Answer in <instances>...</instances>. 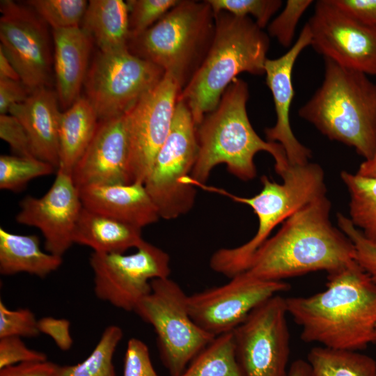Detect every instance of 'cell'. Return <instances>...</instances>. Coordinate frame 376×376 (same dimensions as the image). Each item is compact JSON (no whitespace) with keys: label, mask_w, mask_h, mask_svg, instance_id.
Listing matches in <instances>:
<instances>
[{"label":"cell","mask_w":376,"mask_h":376,"mask_svg":"<svg viewBox=\"0 0 376 376\" xmlns=\"http://www.w3.org/2000/svg\"><path fill=\"white\" fill-rule=\"evenodd\" d=\"M59 368L47 360L25 362L0 369V376H58Z\"/></svg>","instance_id":"43"},{"label":"cell","mask_w":376,"mask_h":376,"mask_svg":"<svg viewBox=\"0 0 376 376\" xmlns=\"http://www.w3.org/2000/svg\"><path fill=\"white\" fill-rule=\"evenodd\" d=\"M61 113L56 93L46 87L32 91L25 101L13 106L8 113L17 118L25 129L35 157L56 169L59 165Z\"/></svg>","instance_id":"21"},{"label":"cell","mask_w":376,"mask_h":376,"mask_svg":"<svg viewBox=\"0 0 376 376\" xmlns=\"http://www.w3.org/2000/svg\"><path fill=\"white\" fill-rule=\"evenodd\" d=\"M179 376H242L235 357L233 331L215 336Z\"/></svg>","instance_id":"29"},{"label":"cell","mask_w":376,"mask_h":376,"mask_svg":"<svg viewBox=\"0 0 376 376\" xmlns=\"http://www.w3.org/2000/svg\"><path fill=\"white\" fill-rule=\"evenodd\" d=\"M214 13L221 11L237 17H249L255 19L257 25L264 29L271 17L282 6L281 0H207Z\"/></svg>","instance_id":"33"},{"label":"cell","mask_w":376,"mask_h":376,"mask_svg":"<svg viewBox=\"0 0 376 376\" xmlns=\"http://www.w3.org/2000/svg\"><path fill=\"white\" fill-rule=\"evenodd\" d=\"M311 44V33L306 23L293 46L283 56L267 58L265 63L266 84L273 96L276 121L266 128L268 141L281 144L290 166L304 165L311 157L310 149L302 145L294 135L290 123V110L294 97L292 72L295 63L306 47Z\"/></svg>","instance_id":"19"},{"label":"cell","mask_w":376,"mask_h":376,"mask_svg":"<svg viewBox=\"0 0 376 376\" xmlns=\"http://www.w3.org/2000/svg\"><path fill=\"white\" fill-rule=\"evenodd\" d=\"M214 14V31L201 64L179 93L197 127L214 110L232 81L242 72L265 75L268 35L250 17L221 11Z\"/></svg>","instance_id":"4"},{"label":"cell","mask_w":376,"mask_h":376,"mask_svg":"<svg viewBox=\"0 0 376 376\" xmlns=\"http://www.w3.org/2000/svg\"><path fill=\"white\" fill-rule=\"evenodd\" d=\"M54 63L57 96L65 109L80 97L92 46L90 35L80 26L53 29Z\"/></svg>","instance_id":"22"},{"label":"cell","mask_w":376,"mask_h":376,"mask_svg":"<svg viewBox=\"0 0 376 376\" xmlns=\"http://www.w3.org/2000/svg\"><path fill=\"white\" fill-rule=\"evenodd\" d=\"M314 8L307 22L313 49L341 66L376 76V27L353 17L333 0L317 1Z\"/></svg>","instance_id":"15"},{"label":"cell","mask_w":376,"mask_h":376,"mask_svg":"<svg viewBox=\"0 0 376 376\" xmlns=\"http://www.w3.org/2000/svg\"><path fill=\"white\" fill-rule=\"evenodd\" d=\"M336 219L338 228L353 243L356 262L376 283V242L368 240L349 217L338 212Z\"/></svg>","instance_id":"35"},{"label":"cell","mask_w":376,"mask_h":376,"mask_svg":"<svg viewBox=\"0 0 376 376\" xmlns=\"http://www.w3.org/2000/svg\"><path fill=\"white\" fill-rule=\"evenodd\" d=\"M26 3L53 30L79 26L88 3L85 0H31Z\"/></svg>","instance_id":"32"},{"label":"cell","mask_w":376,"mask_h":376,"mask_svg":"<svg viewBox=\"0 0 376 376\" xmlns=\"http://www.w3.org/2000/svg\"><path fill=\"white\" fill-rule=\"evenodd\" d=\"M123 376H159L150 359L146 344L132 338L127 342Z\"/></svg>","instance_id":"38"},{"label":"cell","mask_w":376,"mask_h":376,"mask_svg":"<svg viewBox=\"0 0 376 376\" xmlns=\"http://www.w3.org/2000/svg\"><path fill=\"white\" fill-rule=\"evenodd\" d=\"M288 315L285 298L276 295L253 309L233 331L242 376H288Z\"/></svg>","instance_id":"11"},{"label":"cell","mask_w":376,"mask_h":376,"mask_svg":"<svg viewBox=\"0 0 376 376\" xmlns=\"http://www.w3.org/2000/svg\"><path fill=\"white\" fill-rule=\"evenodd\" d=\"M180 0H129V40L159 20Z\"/></svg>","instance_id":"34"},{"label":"cell","mask_w":376,"mask_h":376,"mask_svg":"<svg viewBox=\"0 0 376 376\" xmlns=\"http://www.w3.org/2000/svg\"><path fill=\"white\" fill-rule=\"evenodd\" d=\"M56 168L36 157L1 155L0 189L19 191L31 180L52 174Z\"/></svg>","instance_id":"31"},{"label":"cell","mask_w":376,"mask_h":376,"mask_svg":"<svg viewBox=\"0 0 376 376\" xmlns=\"http://www.w3.org/2000/svg\"><path fill=\"white\" fill-rule=\"evenodd\" d=\"M62 263V257L41 250L37 235H18L0 228L1 274L28 273L45 278Z\"/></svg>","instance_id":"24"},{"label":"cell","mask_w":376,"mask_h":376,"mask_svg":"<svg viewBox=\"0 0 376 376\" xmlns=\"http://www.w3.org/2000/svg\"><path fill=\"white\" fill-rule=\"evenodd\" d=\"M288 376H313L306 360L297 359L290 366Z\"/></svg>","instance_id":"46"},{"label":"cell","mask_w":376,"mask_h":376,"mask_svg":"<svg viewBox=\"0 0 376 376\" xmlns=\"http://www.w3.org/2000/svg\"><path fill=\"white\" fill-rule=\"evenodd\" d=\"M38 320L31 310H10L0 300V338L36 337L40 334Z\"/></svg>","instance_id":"37"},{"label":"cell","mask_w":376,"mask_h":376,"mask_svg":"<svg viewBox=\"0 0 376 376\" xmlns=\"http://www.w3.org/2000/svg\"><path fill=\"white\" fill-rule=\"evenodd\" d=\"M349 195V219L369 240L376 242V178L347 171L340 173Z\"/></svg>","instance_id":"28"},{"label":"cell","mask_w":376,"mask_h":376,"mask_svg":"<svg viewBox=\"0 0 376 376\" xmlns=\"http://www.w3.org/2000/svg\"><path fill=\"white\" fill-rule=\"evenodd\" d=\"M31 93L21 80L0 78V113H8L13 106L25 101Z\"/></svg>","instance_id":"42"},{"label":"cell","mask_w":376,"mask_h":376,"mask_svg":"<svg viewBox=\"0 0 376 376\" xmlns=\"http://www.w3.org/2000/svg\"><path fill=\"white\" fill-rule=\"evenodd\" d=\"M0 78L21 80L16 69L0 49Z\"/></svg>","instance_id":"45"},{"label":"cell","mask_w":376,"mask_h":376,"mask_svg":"<svg viewBox=\"0 0 376 376\" xmlns=\"http://www.w3.org/2000/svg\"><path fill=\"white\" fill-rule=\"evenodd\" d=\"M327 279L320 292L285 298L301 340L352 351L376 343V283L356 260Z\"/></svg>","instance_id":"1"},{"label":"cell","mask_w":376,"mask_h":376,"mask_svg":"<svg viewBox=\"0 0 376 376\" xmlns=\"http://www.w3.org/2000/svg\"><path fill=\"white\" fill-rule=\"evenodd\" d=\"M136 249L129 255L93 252L89 259L96 297L125 311H134L150 293L152 280L171 274L170 257L164 250L145 240Z\"/></svg>","instance_id":"12"},{"label":"cell","mask_w":376,"mask_h":376,"mask_svg":"<svg viewBox=\"0 0 376 376\" xmlns=\"http://www.w3.org/2000/svg\"><path fill=\"white\" fill-rule=\"evenodd\" d=\"M47 360V355L29 348L20 337L0 338V369L25 362Z\"/></svg>","instance_id":"39"},{"label":"cell","mask_w":376,"mask_h":376,"mask_svg":"<svg viewBox=\"0 0 376 376\" xmlns=\"http://www.w3.org/2000/svg\"><path fill=\"white\" fill-rule=\"evenodd\" d=\"M123 335L118 326L106 327L90 355L76 365L60 366L58 376H116L113 357Z\"/></svg>","instance_id":"30"},{"label":"cell","mask_w":376,"mask_h":376,"mask_svg":"<svg viewBox=\"0 0 376 376\" xmlns=\"http://www.w3.org/2000/svg\"><path fill=\"white\" fill-rule=\"evenodd\" d=\"M249 86L235 79L223 93L217 107L207 113L196 127L197 157L189 182L203 185L212 169L224 164L228 171L244 181L257 175L254 157L268 152L274 159L275 171L280 176L290 166L283 146L265 141L253 128L246 112Z\"/></svg>","instance_id":"3"},{"label":"cell","mask_w":376,"mask_h":376,"mask_svg":"<svg viewBox=\"0 0 376 376\" xmlns=\"http://www.w3.org/2000/svg\"><path fill=\"white\" fill-rule=\"evenodd\" d=\"M357 174L363 177L376 178V154L360 164Z\"/></svg>","instance_id":"47"},{"label":"cell","mask_w":376,"mask_h":376,"mask_svg":"<svg viewBox=\"0 0 376 376\" xmlns=\"http://www.w3.org/2000/svg\"><path fill=\"white\" fill-rule=\"evenodd\" d=\"M40 333L52 338L57 347L62 351L69 350L73 343L70 334L69 320L64 318L43 317L38 320Z\"/></svg>","instance_id":"41"},{"label":"cell","mask_w":376,"mask_h":376,"mask_svg":"<svg viewBox=\"0 0 376 376\" xmlns=\"http://www.w3.org/2000/svg\"><path fill=\"white\" fill-rule=\"evenodd\" d=\"M282 183L263 175L261 191L246 198L215 189L233 201L251 207L258 219L254 236L246 243L233 248H222L210 258V267L217 273L232 278L245 272L258 249L269 237L271 232L293 213L315 198L326 194L324 173L316 163L290 166L281 176Z\"/></svg>","instance_id":"6"},{"label":"cell","mask_w":376,"mask_h":376,"mask_svg":"<svg viewBox=\"0 0 376 376\" xmlns=\"http://www.w3.org/2000/svg\"><path fill=\"white\" fill-rule=\"evenodd\" d=\"M214 31V14L207 0H180L151 27L130 39L128 49L172 74L182 90L204 59Z\"/></svg>","instance_id":"7"},{"label":"cell","mask_w":376,"mask_h":376,"mask_svg":"<svg viewBox=\"0 0 376 376\" xmlns=\"http://www.w3.org/2000/svg\"><path fill=\"white\" fill-rule=\"evenodd\" d=\"M79 191L84 207L140 228L160 218L143 183L92 185Z\"/></svg>","instance_id":"20"},{"label":"cell","mask_w":376,"mask_h":376,"mask_svg":"<svg viewBox=\"0 0 376 376\" xmlns=\"http://www.w3.org/2000/svg\"><path fill=\"white\" fill-rule=\"evenodd\" d=\"M331 207L324 194L293 213L258 249L245 272L261 280L283 281L318 271L329 274L354 262L353 243L331 224Z\"/></svg>","instance_id":"2"},{"label":"cell","mask_w":376,"mask_h":376,"mask_svg":"<svg viewBox=\"0 0 376 376\" xmlns=\"http://www.w3.org/2000/svg\"><path fill=\"white\" fill-rule=\"evenodd\" d=\"M141 229L83 207L75 228L73 242L96 253H124L130 248H138L144 241Z\"/></svg>","instance_id":"23"},{"label":"cell","mask_w":376,"mask_h":376,"mask_svg":"<svg viewBox=\"0 0 376 376\" xmlns=\"http://www.w3.org/2000/svg\"><path fill=\"white\" fill-rule=\"evenodd\" d=\"M324 58L323 81L299 116L369 159L376 154V84L363 72Z\"/></svg>","instance_id":"5"},{"label":"cell","mask_w":376,"mask_h":376,"mask_svg":"<svg viewBox=\"0 0 376 376\" xmlns=\"http://www.w3.org/2000/svg\"><path fill=\"white\" fill-rule=\"evenodd\" d=\"M180 91L176 78L165 72L159 83L125 113L130 183H144L170 132Z\"/></svg>","instance_id":"14"},{"label":"cell","mask_w":376,"mask_h":376,"mask_svg":"<svg viewBox=\"0 0 376 376\" xmlns=\"http://www.w3.org/2000/svg\"><path fill=\"white\" fill-rule=\"evenodd\" d=\"M312 3L311 0H288L281 13L268 25L269 34L284 47H289L298 22Z\"/></svg>","instance_id":"36"},{"label":"cell","mask_w":376,"mask_h":376,"mask_svg":"<svg viewBox=\"0 0 376 376\" xmlns=\"http://www.w3.org/2000/svg\"><path fill=\"white\" fill-rule=\"evenodd\" d=\"M16 215L17 223L38 228L47 252L62 257L74 244L73 233L83 208L72 175L57 169L49 189L41 197H24Z\"/></svg>","instance_id":"17"},{"label":"cell","mask_w":376,"mask_h":376,"mask_svg":"<svg viewBox=\"0 0 376 376\" xmlns=\"http://www.w3.org/2000/svg\"><path fill=\"white\" fill-rule=\"evenodd\" d=\"M0 137L17 156L35 157L27 133L17 118L0 114Z\"/></svg>","instance_id":"40"},{"label":"cell","mask_w":376,"mask_h":376,"mask_svg":"<svg viewBox=\"0 0 376 376\" xmlns=\"http://www.w3.org/2000/svg\"><path fill=\"white\" fill-rule=\"evenodd\" d=\"M333 1L359 21L376 27V0H333Z\"/></svg>","instance_id":"44"},{"label":"cell","mask_w":376,"mask_h":376,"mask_svg":"<svg viewBox=\"0 0 376 376\" xmlns=\"http://www.w3.org/2000/svg\"><path fill=\"white\" fill-rule=\"evenodd\" d=\"M99 119L86 97H79L64 112L58 125L59 165L58 169L72 175L89 146Z\"/></svg>","instance_id":"25"},{"label":"cell","mask_w":376,"mask_h":376,"mask_svg":"<svg viewBox=\"0 0 376 376\" xmlns=\"http://www.w3.org/2000/svg\"><path fill=\"white\" fill-rule=\"evenodd\" d=\"M0 10V49L31 92L46 87L52 64L47 24L31 8L11 0H1Z\"/></svg>","instance_id":"16"},{"label":"cell","mask_w":376,"mask_h":376,"mask_svg":"<svg viewBox=\"0 0 376 376\" xmlns=\"http://www.w3.org/2000/svg\"><path fill=\"white\" fill-rule=\"evenodd\" d=\"M129 154L125 113L99 120L89 146L73 169L74 183L78 189L130 183Z\"/></svg>","instance_id":"18"},{"label":"cell","mask_w":376,"mask_h":376,"mask_svg":"<svg viewBox=\"0 0 376 376\" xmlns=\"http://www.w3.org/2000/svg\"><path fill=\"white\" fill-rule=\"evenodd\" d=\"M288 290L284 281H264L244 272L224 285L188 295L187 306L194 322L217 336L233 331L257 306Z\"/></svg>","instance_id":"13"},{"label":"cell","mask_w":376,"mask_h":376,"mask_svg":"<svg viewBox=\"0 0 376 376\" xmlns=\"http://www.w3.org/2000/svg\"><path fill=\"white\" fill-rule=\"evenodd\" d=\"M188 295L169 277L151 281V291L134 312L150 324L157 335L160 357L171 376H179L193 358L215 336L192 320Z\"/></svg>","instance_id":"9"},{"label":"cell","mask_w":376,"mask_h":376,"mask_svg":"<svg viewBox=\"0 0 376 376\" xmlns=\"http://www.w3.org/2000/svg\"><path fill=\"white\" fill-rule=\"evenodd\" d=\"M197 153L196 127L191 113L178 100L169 136L143 183L160 218L174 219L193 207L196 193L189 178Z\"/></svg>","instance_id":"8"},{"label":"cell","mask_w":376,"mask_h":376,"mask_svg":"<svg viewBox=\"0 0 376 376\" xmlns=\"http://www.w3.org/2000/svg\"><path fill=\"white\" fill-rule=\"evenodd\" d=\"M165 71L132 54L128 48L102 52L84 81L86 98L99 120L126 113L162 80Z\"/></svg>","instance_id":"10"},{"label":"cell","mask_w":376,"mask_h":376,"mask_svg":"<svg viewBox=\"0 0 376 376\" xmlns=\"http://www.w3.org/2000/svg\"><path fill=\"white\" fill-rule=\"evenodd\" d=\"M313 376H376V361L359 351L319 345L307 359Z\"/></svg>","instance_id":"27"},{"label":"cell","mask_w":376,"mask_h":376,"mask_svg":"<svg viewBox=\"0 0 376 376\" xmlns=\"http://www.w3.org/2000/svg\"><path fill=\"white\" fill-rule=\"evenodd\" d=\"M100 52L128 48L129 9L122 0H91L83 18L82 27Z\"/></svg>","instance_id":"26"}]
</instances>
